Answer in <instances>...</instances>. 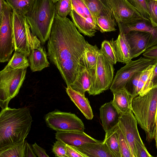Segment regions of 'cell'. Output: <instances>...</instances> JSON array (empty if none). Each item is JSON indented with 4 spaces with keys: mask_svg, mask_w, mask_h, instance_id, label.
Returning a JSON list of instances; mask_svg holds the SVG:
<instances>
[{
    "mask_svg": "<svg viewBox=\"0 0 157 157\" xmlns=\"http://www.w3.org/2000/svg\"><path fill=\"white\" fill-rule=\"evenodd\" d=\"M55 6L56 14L61 17H67L72 10L71 0H59Z\"/></svg>",
    "mask_w": 157,
    "mask_h": 157,
    "instance_id": "d6a6232c",
    "label": "cell"
},
{
    "mask_svg": "<svg viewBox=\"0 0 157 157\" xmlns=\"http://www.w3.org/2000/svg\"><path fill=\"white\" fill-rule=\"evenodd\" d=\"M52 151L57 157H67L66 154V144L58 140L54 143Z\"/></svg>",
    "mask_w": 157,
    "mask_h": 157,
    "instance_id": "74e56055",
    "label": "cell"
},
{
    "mask_svg": "<svg viewBox=\"0 0 157 157\" xmlns=\"http://www.w3.org/2000/svg\"><path fill=\"white\" fill-rule=\"evenodd\" d=\"M99 50L96 45H92L87 41L83 61L84 67L91 73L92 79L94 75Z\"/></svg>",
    "mask_w": 157,
    "mask_h": 157,
    "instance_id": "603a6c76",
    "label": "cell"
},
{
    "mask_svg": "<svg viewBox=\"0 0 157 157\" xmlns=\"http://www.w3.org/2000/svg\"><path fill=\"white\" fill-rule=\"evenodd\" d=\"M154 67L152 72L151 86L152 89L157 86V59L154 64Z\"/></svg>",
    "mask_w": 157,
    "mask_h": 157,
    "instance_id": "7bdbcfd3",
    "label": "cell"
},
{
    "mask_svg": "<svg viewBox=\"0 0 157 157\" xmlns=\"http://www.w3.org/2000/svg\"><path fill=\"white\" fill-rule=\"evenodd\" d=\"M66 92L71 100L81 111L86 118L92 120L94 117L92 109L88 98L85 94L73 90L70 86H67Z\"/></svg>",
    "mask_w": 157,
    "mask_h": 157,
    "instance_id": "ac0fdd59",
    "label": "cell"
},
{
    "mask_svg": "<svg viewBox=\"0 0 157 157\" xmlns=\"http://www.w3.org/2000/svg\"><path fill=\"white\" fill-rule=\"evenodd\" d=\"M137 125V120L132 110L121 115L118 125L128 144L133 157H136L135 143L144 144Z\"/></svg>",
    "mask_w": 157,
    "mask_h": 157,
    "instance_id": "7c38bea8",
    "label": "cell"
},
{
    "mask_svg": "<svg viewBox=\"0 0 157 157\" xmlns=\"http://www.w3.org/2000/svg\"><path fill=\"white\" fill-rule=\"evenodd\" d=\"M75 147L86 157H113L103 141L101 143H87Z\"/></svg>",
    "mask_w": 157,
    "mask_h": 157,
    "instance_id": "ffe728a7",
    "label": "cell"
},
{
    "mask_svg": "<svg viewBox=\"0 0 157 157\" xmlns=\"http://www.w3.org/2000/svg\"><path fill=\"white\" fill-rule=\"evenodd\" d=\"M151 22L157 26V0H146Z\"/></svg>",
    "mask_w": 157,
    "mask_h": 157,
    "instance_id": "8d00e7d4",
    "label": "cell"
},
{
    "mask_svg": "<svg viewBox=\"0 0 157 157\" xmlns=\"http://www.w3.org/2000/svg\"><path fill=\"white\" fill-rule=\"evenodd\" d=\"M47 57V53L41 45L32 49L28 59L31 71H40L49 67Z\"/></svg>",
    "mask_w": 157,
    "mask_h": 157,
    "instance_id": "d6986e66",
    "label": "cell"
},
{
    "mask_svg": "<svg viewBox=\"0 0 157 157\" xmlns=\"http://www.w3.org/2000/svg\"><path fill=\"white\" fill-rule=\"evenodd\" d=\"M26 141L0 148V157H25Z\"/></svg>",
    "mask_w": 157,
    "mask_h": 157,
    "instance_id": "83f0119b",
    "label": "cell"
},
{
    "mask_svg": "<svg viewBox=\"0 0 157 157\" xmlns=\"http://www.w3.org/2000/svg\"><path fill=\"white\" fill-rule=\"evenodd\" d=\"M118 24L144 18L127 0H104Z\"/></svg>",
    "mask_w": 157,
    "mask_h": 157,
    "instance_id": "4fadbf2b",
    "label": "cell"
},
{
    "mask_svg": "<svg viewBox=\"0 0 157 157\" xmlns=\"http://www.w3.org/2000/svg\"><path fill=\"white\" fill-rule=\"evenodd\" d=\"M154 67V64H151L142 72L137 87L136 96L143 95L152 89L151 81Z\"/></svg>",
    "mask_w": 157,
    "mask_h": 157,
    "instance_id": "d4e9b609",
    "label": "cell"
},
{
    "mask_svg": "<svg viewBox=\"0 0 157 157\" xmlns=\"http://www.w3.org/2000/svg\"><path fill=\"white\" fill-rule=\"evenodd\" d=\"M55 136L57 140L75 147L87 143H101L103 141L95 139L81 131H57Z\"/></svg>",
    "mask_w": 157,
    "mask_h": 157,
    "instance_id": "2e32d148",
    "label": "cell"
},
{
    "mask_svg": "<svg viewBox=\"0 0 157 157\" xmlns=\"http://www.w3.org/2000/svg\"><path fill=\"white\" fill-rule=\"evenodd\" d=\"M117 132L121 157H133L128 144L119 127Z\"/></svg>",
    "mask_w": 157,
    "mask_h": 157,
    "instance_id": "836d02e7",
    "label": "cell"
},
{
    "mask_svg": "<svg viewBox=\"0 0 157 157\" xmlns=\"http://www.w3.org/2000/svg\"><path fill=\"white\" fill-rule=\"evenodd\" d=\"M113 94V103L121 114L132 110L131 102L133 97L124 88Z\"/></svg>",
    "mask_w": 157,
    "mask_h": 157,
    "instance_id": "7402d4cb",
    "label": "cell"
},
{
    "mask_svg": "<svg viewBox=\"0 0 157 157\" xmlns=\"http://www.w3.org/2000/svg\"><path fill=\"white\" fill-rule=\"evenodd\" d=\"M12 10L25 16L32 6L34 0H6Z\"/></svg>",
    "mask_w": 157,
    "mask_h": 157,
    "instance_id": "f546056e",
    "label": "cell"
},
{
    "mask_svg": "<svg viewBox=\"0 0 157 157\" xmlns=\"http://www.w3.org/2000/svg\"><path fill=\"white\" fill-rule=\"evenodd\" d=\"M143 56L146 58L156 59H157V45L152 46L147 49L143 54Z\"/></svg>",
    "mask_w": 157,
    "mask_h": 157,
    "instance_id": "60d3db41",
    "label": "cell"
},
{
    "mask_svg": "<svg viewBox=\"0 0 157 157\" xmlns=\"http://www.w3.org/2000/svg\"><path fill=\"white\" fill-rule=\"evenodd\" d=\"M26 73V69H13L7 65L0 72V106L8 107L10 101L18 93Z\"/></svg>",
    "mask_w": 157,
    "mask_h": 157,
    "instance_id": "8992f818",
    "label": "cell"
},
{
    "mask_svg": "<svg viewBox=\"0 0 157 157\" xmlns=\"http://www.w3.org/2000/svg\"><path fill=\"white\" fill-rule=\"evenodd\" d=\"M117 25L119 32H122L124 34L133 30L150 33L151 36L147 49L157 44V26L154 25L150 20L143 18Z\"/></svg>",
    "mask_w": 157,
    "mask_h": 157,
    "instance_id": "5bb4252c",
    "label": "cell"
},
{
    "mask_svg": "<svg viewBox=\"0 0 157 157\" xmlns=\"http://www.w3.org/2000/svg\"><path fill=\"white\" fill-rule=\"evenodd\" d=\"M116 23L112 11L100 15L97 19V25L102 33L116 31Z\"/></svg>",
    "mask_w": 157,
    "mask_h": 157,
    "instance_id": "f1b7e54d",
    "label": "cell"
},
{
    "mask_svg": "<svg viewBox=\"0 0 157 157\" xmlns=\"http://www.w3.org/2000/svg\"><path fill=\"white\" fill-rule=\"evenodd\" d=\"M56 11L52 0H34L24 17L32 32L44 44L49 38Z\"/></svg>",
    "mask_w": 157,
    "mask_h": 157,
    "instance_id": "277c9868",
    "label": "cell"
},
{
    "mask_svg": "<svg viewBox=\"0 0 157 157\" xmlns=\"http://www.w3.org/2000/svg\"><path fill=\"white\" fill-rule=\"evenodd\" d=\"M110 41L115 50L118 62L126 64L132 60L129 47L124 34L119 32L117 38Z\"/></svg>",
    "mask_w": 157,
    "mask_h": 157,
    "instance_id": "44dd1931",
    "label": "cell"
},
{
    "mask_svg": "<svg viewBox=\"0 0 157 157\" xmlns=\"http://www.w3.org/2000/svg\"><path fill=\"white\" fill-rule=\"evenodd\" d=\"M32 147L35 154L38 157H48L45 150L39 146L36 143L32 144Z\"/></svg>",
    "mask_w": 157,
    "mask_h": 157,
    "instance_id": "b9f144b4",
    "label": "cell"
},
{
    "mask_svg": "<svg viewBox=\"0 0 157 157\" xmlns=\"http://www.w3.org/2000/svg\"><path fill=\"white\" fill-rule=\"evenodd\" d=\"M36 155L34 152L32 147L27 142L26 143L25 157H36Z\"/></svg>",
    "mask_w": 157,
    "mask_h": 157,
    "instance_id": "ee69618b",
    "label": "cell"
},
{
    "mask_svg": "<svg viewBox=\"0 0 157 157\" xmlns=\"http://www.w3.org/2000/svg\"><path fill=\"white\" fill-rule=\"evenodd\" d=\"M99 111L102 126L105 133L118 126L121 114L113 105L112 100L102 105Z\"/></svg>",
    "mask_w": 157,
    "mask_h": 157,
    "instance_id": "e0dca14e",
    "label": "cell"
},
{
    "mask_svg": "<svg viewBox=\"0 0 157 157\" xmlns=\"http://www.w3.org/2000/svg\"><path fill=\"white\" fill-rule=\"evenodd\" d=\"M113 65L99 49L94 75L87 92L89 95H98L109 89L113 79Z\"/></svg>",
    "mask_w": 157,
    "mask_h": 157,
    "instance_id": "52a82bcc",
    "label": "cell"
},
{
    "mask_svg": "<svg viewBox=\"0 0 157 157\" xmlns=\"http://www.w3.org/2000/svg\"><path fill=\"white\" fill-rule=\"evenodd\" d=\"M83 1L97 24V18L99 16L111 11L104 0Z\"/></svg>",
    "mask_w": 157,
    "mask_h": 157,
    "instance_id": "484cf974",
    "label": "cell"
},
{
    "mask_svg": "<svg viewBox=\"0 0 157 157\" xmlns=\"http://www.w3.org/2000/svg\"><path fill=\"white\" fill-rule=\"evenodd\" d=\"M27 57L21 52L15 51L7 65L13 69H26L29 66Z\"/></svg>",
    "mask_w": 157,
    "mask_h": 157,
    "instance_id": "4dcf8cb0",
    "label": "cell"
},
{
    "mask_svg": "<svg viewBox=\"0 0 157 157\" xmlns=\"http://www.w3.org/2000/svg\"><path fill=\"white\" fill-rule=\"evenodd\" d=\"M52 1L54 3H55L57 1H59V0H52Z\"/></svg>",
    "mask_w": 157,
    "mask_h": 157,
    "instance_id": "7dc6e473",
    "label": "cell"
},
{
    "mask_svg": "<svg viewBox=\"0 0 157 157\" xmlns=\"http://www.w3.org/2000/svg\"><path fill=\"white\" fill-rule=\"evenodd\" d=\"M72 10L70 13L73 23L79 33L90 37L100 29L94 22L83 0H71Z\"/></svg>",
    "mask_w": 157,
    "mask_h": 157,
    "instance_id": "9c48e42d",
    "label": "cell"
},
{
    "mask_svg": "<svg viewBox=\"0 0 157 157\" xmlns=\"http://www.w3.org/2000/svg\"><path fill=\"white\" fill-rule=\"evenodd\" d=\"M66 154L67 157H86L74 147L66 144Z\"/></svg>",
    "mask_w": 157,
    "mask_h": 157,
    "instance_id": "ab89813d",
    "label": "cell"
},
{
    "mask_svg": "<svg viewBox=\"0 0 157 157\" xmlns=\"http://www.w3.org/2000/svg\"><path fill=\"white\" fill-rule=\"evenodd\" d=\"M136 157H152L144 144L138 142L135 143Z\"/></svg>",
    "mask_w": 157,
    "mask_h": 157,
    "instance_id": "f35d334b",
    "label": "cell"
},
{
    "mask_svg": "<svg viewBox=\"0 0 157 157\" xmlns=\"http://www.w3.org/2000/svg\"><path fill=\"white\" fill-rule=\"evenodd\" d=\"M12 22L14 50L28 57L31 50L41 45V43L31 32L24 16L13 10Z\"/></svg>",
    "mask_w": 157,
    "mask_h": 157,
    "instance_id": "5b68a950",
    "label": "cell"
},
{
    "mask_svg": "<svg viewBox=\"0 0 157 157\" xmlns=\"http://www.w3.org/2000/svg\"><path fill=\"white\" fill-rule=\"evenodd\" d=\"M4 0H0V21L2 18L3 13Z\"/></svg>",
    "mask_w": 157,
    "mask_h": 157,
    "instance_id": "f6af8a7d",
    "label": "cell"
},
{
    "mask_svg": "<svg viewBox=\"0 0 157 157\" xmlns=\"http://www.w3.org/2000/svg\"><path fill=\"white\" fill-rule=\"evenodd\" d=\"M13 10L6 1L4 0L3 16L0 21V62H7L10 59L14 50L13 39Z\"/></svg>",
    "mask_w": 157,
    "mask_h": 157,
    "instance_id": "ba28073f",
    "label": "cell"
},
{
    "mask_svg": "<svg viewBox=\"0 0 157 157\" xmlns=\"http://www.w3.org/2000/svg\"><path fill=\"white\" fill-rule=\"evenodd\" d=\"M47 126L57 131H84L85 128L82 121L75 114L56 109L44 117Z\"/></svg>",
    "mask_w": 157,
    "mask_h": 157,
    "instance_id": "30bf717a",
    "label": "cell"
},
{
    "mask_svg": "<svg viewBox=\"0 0 157 157\" xmlns=\"http://www.w3.org/2000/svg\"><path fill=\"white\" fill-rule=\"evenodd\" d=\"M87 42L73 22L56 13L48 40L47 55L67 86L85 67L83 56Z\"/></svg>",
    "mask_w": 157,
    "mask_h": 157,
    "instance_id": "6da1fadb",
    "label": "cell"
},
{
    "mask_svg": "<svg viewBox=\"0 0 157 157\" xmlns=\"http://www.w3.org/2000/svg\"><path fill=\"white\" fill-rule=\"evenodd\" d=\"M118 125L112 130L105 133L103 141L106 144L113 157H121L117 130Z\"/></svg>",
    "mask_w": 157,
    "mask_h": 157,
    "instance_id": "4316f807",
    "label": "cell"
},
{
    "mask_svg": "<svg viewBox=\"0 0 157 157\" xmlns=\"http://www.w3.org/2000/svg\"><path fill=\"white\" fill-rule=\"evenodd\" d=\"M142 72L134 74L130 78L124 87V89L133 98L136 96L137 87Z\"/></svg>",
    "mask_w": 157,
    "mask_h": 157,
    "instance_id": "e575fe53",
    "label": "cell"
},
{
    "mask_svg": "<svg viewBox=\"0 0 157 157\" xmlns=\"http://www.w3.org/2000/svg\"><path fill=\"white\" fill-rule=\"evenodd\" d=\"M32 117L27 107H9L0 113V148L25 140L31 128Z\"/></svg>",
    "mask_w": 157,
    "mask_h": 157,
    "instance_id": "7a4b0ae2",
    "label": "cell"
},
{
    "mask_svg": "<svg viewBox=\"0 0 157 157\" xmlns=\"http://www.w3.org/2000/svg\"><path fill=\"white\" fill-rule=\"evenodd\" d=\"M127 1L137 10L143 17L150 20L146 0H127Z\"/></svg>",
    "mask_w": 157,
    "mask_h": 157,
    "instance_id": "d590c367",
    "label": "cell"
},
{
    "mask_svg": "<svg viewBox=\"0 0 157 157\" xmlns=\"http://www.w3.org/2000/svg\"><path fill=\"white\" fill-rule=\"evenodd\" d=\"M131 108L138 124L145 131L149 142L154 139L157 112V86L132 100Z\"/></svg>",
    "mask_w": 157,
    "mask_h": 157,
    "instance_id": "3957f363",
    "label": "cell"
},
{
    "mask_svg": "<svg viewBox=\"0 0 157 157\" xmlns=\"http://www.w3.org/2000/svg\"><path fill=\"white\" fill-rule=\"evenodd\" d=\"M91 73L84 67L79 72L75 82L70 86L74 90L82 94L88 91L91 86Z\"/></svg>",
    "mask_w": 157,
    "mask_h": 157,
    "instance_id": "cb8c5ba5",
    "label": "cell"
},
{
    "mask_svg": "<svg viewBox=\"0 0 157 157\" xmlns=\"http://www.w3.org/2000/svg\"><path fill=\"white\" fill-rule=\"evenodd\" d=\"M156 59L141 57L138 59L131 60L118 70L113 78L109 89L113 93L124 88L130 78L136 73L142 72L151 64Z\"/></svg>",
    "mask_w": 157,
    "mask_h": 157,
    "instance_id": "8fae6325",
    "label": "cell"
},
{
    "mask_svg": "<svg viewBox=\"0 0 157 157\" xmlns=\"http://www.w3.org/2000/svg\"><path fill=\"white\" fill-rule=\"evenodd\" d=\"M124 35L129 47L132 59L146 51L151 36L149 32L136 30L131 31Z\"/></svg>",
    "mask_w": 157,
    "mask_h": 157,
    "instance_id": "9a60e30c",
    "label": "cell"
},
{
    "mask_svg": "<svg viewBox=\"0 0 157 157\" xmlns=\"http://www.w3.org/2000/svg\"><path fill=\"white\" fill-rule=\"evenodd\" d=\"M100 50L112 63L114 65L118 62L114 48L110 41L104 40L102 42Z\"/></svg>",
    "mask_w": 157,
    "mask_h": 157,
    "instance_id": "1f68e13d",
    "label": "cell"
},
{
    "mask_svg": "<svg viewBox=\"0 0 157 157\" xmlns=\"http://www.w3.org/2000/svg\"><path fill=\"white\" fill-rule=\"evenodd\" d=\"M154 139L155 141V146L156 147V149L157 150V112L156 114V129L155 134V136Z\"/></svg>",
    "mask_w": 157,
    "mask_h": 157,
    "instance_id": "bcb514c9",
    "label": "cell"
}]
</instances>
